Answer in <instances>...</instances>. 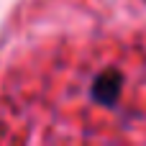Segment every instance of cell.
Here are the masks:
<instances>
[{"label":"cell","instance_id":"6da1fadb","mask_svg":"<svg viewBox=\"0 0 146 146\" xmlns=\"http://www.w3.org/2000/svg\"><path fill=\"white\" fill-rule=\"evenodd\" d=\"M118 87H121L118 74L108 72V74H103V77L98 80V85L92 87V95H95L100 103H113V100H115V95H118Z\"/></svg>","mask_w":146,"mask_h":146}]
</instances>
